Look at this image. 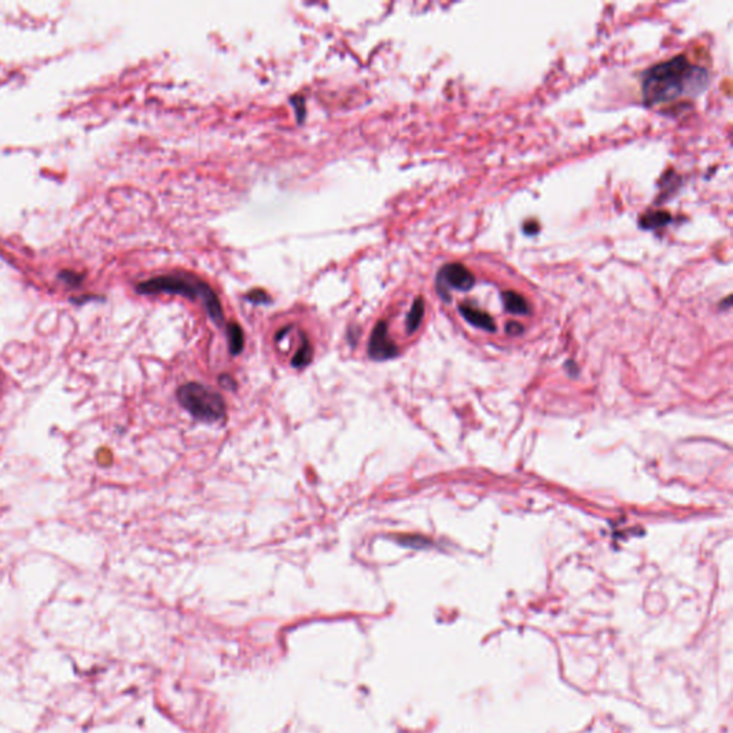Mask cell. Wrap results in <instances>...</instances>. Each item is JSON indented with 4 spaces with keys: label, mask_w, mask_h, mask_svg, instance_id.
Masks as SVG:
<instances>
[{
    "label": "cell",
    "mask_w": 733,
    "mask_h": 733,
    "mask_svg": "<svg viewBox=\"0 0 733 733\" xmlns=\"http://www.w3.org/2000/svg\"><path fill=\"white\" fill-rule=\"evenodd\" d=\"M226 331H228V338H229L231 354L236 355L243 350V342H246V340H243L242 328L236 323H228Z\"/></svg>",
    "instance_id": "30bf717a"
},
{
    "label": "cell",
    "mask_w": 733,
    "mask_h": 733,
    "mask_svg": "<svg viewBox=\"0 0 733 733\" xmlns=\"http://www.w3.org/2000/svg\"><path fill=\"white\" fill-rule=\"evenodd\" d=\"M475 284V275L461 262H450L440 268L436 279V289L444 301H450L451 289L470 291Z\"/></svg>",
    "instance_id": "277c9868"
},
{
    "label": "cell",
    "mask_w": 733,
    "mask_h": 733,
    "mask_svg": "<svg viewBox=\"0 0 733 733\" xmlns=\"http://www.w3.org/2000/svg\"><path fill=\"white\" fill-rule=\"evenodd\" d=\"M313 359V347L310 344V341L307 340V337H302V344L299 347V350L296 351V354L294 355L292 358V365L296 366V369H299V366H304L310 364V361Z\"/></svg>",
    "instance_id": "8fae6325"
},
{
    "label": "cell",
    "mask_w": 733,
    "mask_h": 733,
    "mask_svg": "<svg viewBox=\"0 0 733 733\" xmlns=\"http://www.w3.org/2000/svg\"><path fill=\"white\" fill-rule=\"evenodd\" d=\"M461 316L474 327L477 328H481V330H485L488 333H495L496 331V323L495 320L488 316L487 313L473 307V305L470 304H461L458 307Z\"/></svg>",
    "instance_id": "8992f818"
},
{
    "label": "cell",
    "mask_w": 733,
    "mask_h": 733,
    "mask_svg": "<svg viewBox=\"0 0 733 733\" xmlns=\"http://www.w3.org/2000/svg\"><path fill=\"white\" fill-rule=\"evenodd\" d=\"M59 278L69 285H79L83 279V275L81 272H75L72 270H65L59 274Z\"/></svg>",
    "instance_id": "4fadbf2b"
},
{
    "label": "cell",
    "mask_w": 733,
    "mask_h": 733,
    "mask_svg": "<svg viewBox=\"0 0 733 733\" xmlns=\"http://www.w3.org/2000/svg\"><path fill=\"white\" fill-rule=\"evenodd\" d=\"M396 540L401 546H407V547H412V548H424L432 544L429 540L421 536H400V537H396Z\"/></svg>",
    "instance_id": "7c38bea8"
},
{
    "label": "cell",
    "mask_w": 733,
    "mask_h": 733,
    "mask_svg": "<svg viewBox=\"0 0 733 733\" xmlns=\"http://www.w3.org/2000/svg\"><path fill=\"white\" fill-rule=\"evenodd\" d=\"M247 298H248L250 301L255 302V304H262V302H268V301H270V296H268L264 291H261V289H254V291H251V292L247 295Z\"/></svg>",
    "instance_id": "9a60e30c"
},
{
    "label": "cell",
    "mask_w": 733,
    "mask_h": 733,
    "mask_svg": "<svg viewBox=\"0 0 733 733\" xmlns=\"http://www.w3.org/2000/svg\"><path fill=\"white\" fill-rule=\"evenodd\" d=\"M178 400L192 417L201 421L217 422L225 418L226 407L224 398L200 383H188L179 387Z\"/></svg>",
    "instance_id": "3957f363"
},
{
    "label": "cell",
    "mask_w": 733,
    "mask_h": 733,
    "mask_svg": "<svg viewBox=\"0 0 733 733\" xmlns=\"http://www.w3.org/2000/svg\"><path fill=\"white\" fill-rule=\"evenodd\" d=\"M219 384H221L224 388H226V390H235V387H236L235 380H233L231 376H228V374H222V376L219 377Z\"/></svg>",
    "instance_id": "2e32d148"
},
{
    "label": "cell",
    "mask_w": 733,
    "mask_h": 733,
    "mask_svg": "<svg viewBox=\"0 0 733 733\" xmlns=\"http://www.w3.org/2000/svg\"><path fill=\"white\" fill-rule=\"evenodd\" d=\"M709 85V72L693 65L688 56L679 54L649 68L643 74L642 95L647 106L675 102L683 96H696Z\"/></svg>",
    "instance_id": "6da1fadb"
},
{
    "label": "cell",
    "mask_w": 733,
    "mask_h": 733,
    "mask_svg": "<svg viewBox=\"0 0 733 733\" xmlns=\"http://www.w3.org/2000/svg\"><path fill=\"white\" fill-rule=\"evenodd\" d=\"M369 355L376 361H384L398 355L397 345L388 337L386 321H379L376 324L369 341Z\"/></svg>",
    "instance_id": "5b68a950"
},
{
    "label": "cell",
    "mask_w": 733,
    "mask_h": 733,
    "mask_svg": "<svg viewBox=\"0 0 733 733\" xmlns=\"http://www.w3.org/2000/svg\"><path fill=\"white\" fill-rule=\"evenodd\" d=\"M523 229L527 235H534L538 232V222L531 219V221H527L524 225H523Z\"/></svg>",
    "instance_id": "ac0fdd59"
},
{
    "label": "cell",
    "mask_w": 733,
    "mask_h": 733,
    "mask_svg": "<svg viewBox=\"0 0 733 733\" xmlns=\"http://www.w3.org/2000/svg\"><path fill=\"white\" fill-rule=\"evenodd\" d=\"M424 310H425L424 299L421 296L415 298L412 307L407 316V321H405V328H407L408 334L415 333L418 330V327L421 325V321L424 317Z\"/></svg>",
    "instance_id": "9c48e42d"
},
{
    "label": "cell",
    "mask_w": 733,
    "mask_h": 733,
    "mask_svg": "<svg viewBox=\"0 0 733 733\" xmlns=\"http://www.w3.org/2000/svg\"><path fill=\"white\" fill-rule=\"evenodd\" d=\"M504 308L516 316H527L530 314V304L526 301L523 295L514 291H504L502 294Z\"/></svg>",
    "instance_id": "52a82bcc"
},
{
    "label": "cell",
    "mask_w": 733,
    "mask_h": 733,
    "mask_svg": "<svg viewBox=\"0 0 733 733\" xmlns=\"http://www.w3.org/2000/svg\"><path fill=\"white\" fill-rule=\"evenodd\" d=\"M137 291L139 294H172L182 295L188 299H201L205 308L211 317V320L222 325L224 324V311L221 301L217 292L201 278L187 274V272H175L149 278L137 285Z\"/></svg>",
    "instance_id": "7a4b0ae2"
},
{
    "label": "cell",
    "mask_w": 733,
    "mask_h": 733,
    "mask_svg": "<svg viewBox=\"0 0 733 733\" xmlns=\"http://www.w3.org/2000/svg\"><path fill=\"white\" fill-rule=\"evenodd\" d=\"M671 215L667 211H652L643 217H640L639 225L643 229H659L670 224Z\"/></svg>",
    "instance_id": "ba28073f"
},
{
    "label": "cell",
    "mask_w": 733,
    "mask_h": 733,
    "mask_svg": "<svg viewBox=\"0 0 733 733\" xmlns=\"http://www.w3.org/2000/svg\"><path fill=\"white\" fill-rule=\"evenodd\" d=\"M506 331L510 334V335H519L523 333V325L519 324V323H514V321H510L507 323L506 325Z\"/></svg>",
    "instance_id": "e0dca14e"
},
{
    "label": "cell",
    "mask_w": 733,
    "mask_h": 733,
    "mask_svg": "<svg viewBox=\"0 0 733 733\" xmlns=\"http://www.w3.org/2000/svg\"><path fill=\"white\" fill-rule=\"evenodd\" d=\"M292 105L295 106V112H296V116H298V120L302 122V119L305 117V100L302 96H294L292 98Z\"/></svg>",
    "instance_id": "5bb4252c"
}]
</instances>
